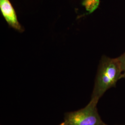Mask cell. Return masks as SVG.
<instances>
[{
	"label": "cell",
	"mask_w": 125,
	"mask_h": 125,
	"mask_svg": "<svg viewBox=\"0 0 125 125\" xmlns=\"http://www.w3.org/2000/svg\"><path fill=\"white\" fill-rule=\"evenodd\" d=\"M122 73L117 58L103 56L99 65L91 99L99 102L105 93L116 86Z\"/></svg>",
	"instance_id": "6da1fadb"
},
{
	"label": "cell",
	"mask_w": 125,
	"mask_h": 125,
	"mask_svg": "<svg viewBox=\"0 0 125 125\" xmlns=\"http://www.w3.org/2000/svg\"><path fill=\"white\" fill-rule=\"evenodd\" d=\"M98 103L90 99L85 107L66 113L64 121L62 122V125H108L103 121L99 114L97 108Z\"/></svg>",
	"instance_id": "7a4b0ae2"
},
{
	"label": "cell",
	"mask_w": 125,
	"mask_h": 125,
	"mask_svg": "<svg viewBox=\"0 0 125 125\" xmlns=\"http://www.w3.org/2000/svg\"><path fill=\"white\" fill-rule=\"evenodd\" d=\"M0 10L9 27L20 32L24 31L18 21L16 12L9 0H0Z\"/></svg>",
	"instance_id": "3957f363"
},
{
	"label": "cell",
	"mask_w": 125,
	"mask_h": 125,
	"mask_svg": "<svg viewBox=\"0 0 125 125\" xmlns=\"http://www.w3.org/2000/svg\"><path fill=\"white\" fill-rule=\"evenodd\" d=\"M100 0H83L82 5L84 7L88 14L93 13L98 8Z\"/></svg>",
	"instance_id": "277c9868"
},
{
	"label": "cell",
	"mask_w": 125,
	"mask_h": 125,
	"mask_svg": "<svg viewBox=\"0 0 125 125\" xmlns=\"http://www.w3.org/2000/svg\"><path fill=\"white\" fill-rule=\"evenodd\" d=\"M117 59L121 64L122 71L124 72L125 70V52L117 58Z\"/></svg>",
	"instance_id": "5b68a950"
},
{
	"label": "cell",
	"mask_w": 125,
	"mask_h": 125,
	"mask_svg": "<svg viewBox=\"0 0 125 125\" xmlns=\"http://www.w3.org/2000/svg\"><path fill=\"white\" fill-rule=\"evenodd\" d=\"M125 78V70L124 72H122L121 76V79Z\"/></svg>",
	"instance_id": "8992f818"
},
{
	"label": "cell",
	"mask_w": 125,
	"mask_h": 125,
	"mask_svg": "<svg viewBox=\"0 0 125 125\" xmlns=\"http://www.w3.org/2000/svg\"><path fill=\"white\" fill-rule=\"evenodd\" d=\"M62 125V123H61V124H59V125Z\"/></svg>",
	"instance_id": "52a82bcc"
},
{
	"label": "cell",
	"mask_w": 125,
	"mask_h": 125,
	"mask_svg": "<svg viewBox=\"0 0 125 125\" xmlns=\"http://www.w3.org/2000/svg\"></svg>",
	"instance_id": "ba28073f"
}]
</instances>
